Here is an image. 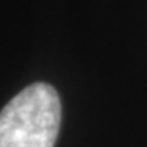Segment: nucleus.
Listing matches in <instances>:
<instances>
[{
	"instance_id": "nucleus-1",
	"label": "nucleus",
	"mask_w": 147,
	"mask_h": 147,
	"mask_svg": "<svg viewBox=\"0 0 147 147\" xmlns=\"http://www.w3.org/2000/svg\"><path fill=\"white\" fill-rule=\"evenodd\" d=\"M61 115L54 87L44 82L30 85L0 111V147H54Z\"/></svg>"
}]
</instances>
